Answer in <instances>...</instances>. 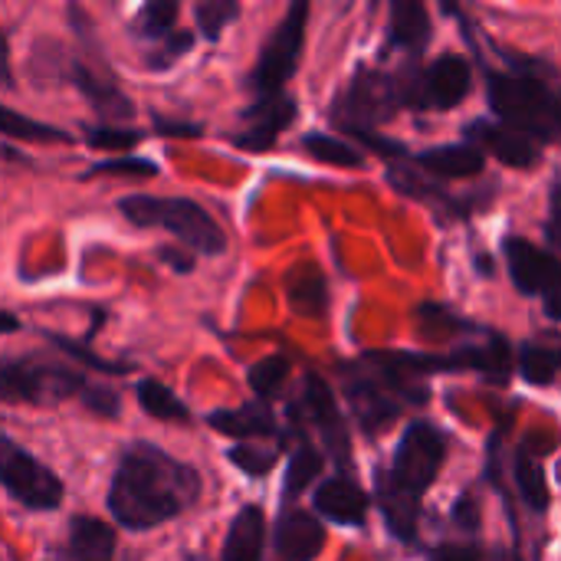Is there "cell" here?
Masks as SVG:
<instances>
[{"label":"cell","instance_id":"8992f818","mask_svg":"<svg viewBox=\"0 0 561 561\" xmlns=\"http://www.w3.org/2000/svg\"><path fill=\"white\" fill-rule=\"evenodd\" d=\"M473 89V72L467 66L463 56L457 53H444L437 56L424 72H401V79L394 82L398 102L411 105V108H457Z\"/></svg>","mask_w":561,"mask_h":561},{"label":"cell","instance_id":"7402d4cb","mask_svg":"<svg viewBox=\"0 0 561 561\" xmlns=\"http://www.w3.org/2000/svg\"><path fill=\"white\" fill-rule=\"evenodd\" d=\"M207 424L217 434H227L233 440H256V437L276 434V417L260 404H247V408H233V411H214L207 417Z\"/></svg>","mask_w":561,"mask_h":561},{"label":"cell","instance_id":"ab89813d","mask_svg":"<svg viewBox=\"0 0 561 561\" xmlns=\"http://www.w3.org/2000/svg\"><path fill=\"white\" fill-rule=\"evenodd\" d=\"M454 519H457V526H463V529H477L480 526V513H477V503L473 500H460L457 503V510H454Z\"/></svg>","mask_w":561,"mask_h":561},{"label":"cell","instance_id":"836d02e7","mask_svg":"<svg viewBox=\"0 0 561 561\" xmlns=\"http://www.w3.org/2000/svg\"><path fill=\"white\" fill-rule=\"evenodd\" d=\"M141 138H145V131H135V128H115V125L85 128V141L99 151H131Z\"/></svg>","mask_w":561,"mask_h":561},{"label":"cell","instance_id":"5b68a950","mask_svg":"<svg viewBox=\"0 0 561 561\" xmlns=\"http://www.w3.org/2000/svg\"><path fill=\"white\" fill-rule=\"evenodd\" d=\"M85 388V378L76 368L36 362L30 355L0 358V401L7 404H36L49 408Z\"/></svg>","mask_w":561,"mask_h":561},{"label":"cell","instance_id":"d6986e66","mask_svg":"<svg viewBox=\"0 0 561 561\" xmlns=\"http://www.w3.org/2000/svg\"><path fill=\"white\" fill-rule=\"evenodd\" d=\"M266 546V516L260 506H247L233 516L224 542V561H260Z\"/></svg>","mask_w":561,"mask_h":561},{"label":"cell","instance_id":"e0dca14e","mask_svg":"<svg viewBox=\"0 0 561 561\" xmlns=\"http://www.w3.org/2000/svg\"><path fill=\"white\" fill-rule=\"evenodd\" d=\"M417 164L427 174H437V178H447V181H463V178H477L486 168V154H483V148L463 141V145L431 148V151H424L417 158Z\"/></svg>","mask_w":561,"mask_h":561},{"label":"cell","instance_id":"7a4b0ae2","mask_svg":"<svg viewBox=\"0 0 561 561\" xmlns=\"http://www.w3.org/2000/svg\"><path fill=\"white\" fill-rule=\"evenodd\" d=\"M447 460V437L427 421H417L404 431L398 454L391 460L388 477L378 486L385 519L391 533L404 542H414L417 536V513L421 496L434 486L440 467Z\"/></svg>","mask_w":561,"mask_h":561},{"label":"cell","instance_id":"cb8c5ba5","mask_svg":"<svg viewBox=\"0 0 561 561\" xmlns=\"http://www.w3.org/2000/svg\"><path fill=\"white\" fill-rule=\"evenodd\" d=\"M299 145L312 161H322V164H335V168H362L365 164L358 148H352L348 141H342L329 131H309Z\"/></svg>","mask_w":561,"mask_h":561},{"label":"cell","instance_id":"f1b7e54d","mask_svg":"<svg viewBox=\"0 0 561 561\" xmlns=\"http://www.w3.org/2000/svg\"><path fill=\"white\" fill-rule=\"evenodd\" d=\"M322 454L319 450H312L309 444H302L296 454H293V460H289V470H286V483H283V496L286 500H296L299 493H306L309 490V483L322 473Z\"/></svg>","mask_w":561,"mask_h":561},{"label":"cell","instance_id":"f35d334b","mask_svg":"<svg viewBox=\"0 0 561 561\" xmlns=\"http://www.w3.org/2000/svg\"><path fill=\"white\" fill-rule=\"evenodd\" d=\"M431 561H483V556L470 546H440Z\"/></svg>","mask_w":561,"mask_h":561},{"label":"cell","instance_id":"ffe728a7","mask_svg":"<svg viewBox=\"0 0 561 561\" xmlns=\"http://www.w3.org/2000/svg\"><path fill=\"white\" fill-rule=\"evenodd\" d=\"M289 306L306 319H322L329 312V283L316 263H299L289 273Z\"/></svg>","mask_w":561,"mask_h":561},{"label":"cell","instance_id":"e575fe53","mask_svg":"<svg viewBox=\"0 0 561 561\" xmlns=\"http://www.w3.org/2000/svg\"><path fill=\"white\" fill-rule=\"evenodd\" d=\"M191 46H194V33H187V30H174V33H171L158 49L145 53V69L161 72V69L174 66V62H178Z\"/></svg>","mask_w":561,"mask_h":561},{"label":"cell","instance_id":"b9f144b4","mask_svg":"<svg viewBox=\"0 0 561 561\" xmlns=\"http://www.w3.org/2000/svg\"><path fill=\"white\" fill-rule=\"evenodd\" d=\"M154 125L161 135H184V138L201 135V125H181V122H168V118H154Z\"/></svg>","mask_w":561,"mask_h":561},{"label":"cell","instance_id":"44dd1931","mask_svg":"<svg viewBox=\"0 0 561 561\" xmlns=\"http://www.w3.org/2000/svg\"><path fill=\"white\" fill-rule=\"evenodd\" d=\"M69 556L72 561H115V529L92 516H76L69 523Z\"/></svg>","mask_w":561,"mask_h":561},{"label":"cell","instance_id":"8d00e7d4","mask_svg":"<svg viewBox=\"0 0 561 561\" xmlns=\"http://www.w3.org/2000/svg\"><path fill=\"white\" fill-rule=\"evenodd\" d=\"M49 339H53V345H56V348L69 352L72 358L85 362V365H89V368H95V371H105V375H125V371H131L128 365H112V362H102L99 355H92L89 348H82V345H76V342H69V339H62V335H53V332H49Z\"/></svg>","mask_w":561,"mask_h":561},{"label":"cell","instance_id":"52a82bcc","mask_svg":"<svg viewBox=\"0 0 561 561\" xmlns=\"http://www.w3.org/2000/svg\"><path fill=\"white\" fill-rule=\"evenodd\" d=\"M0 486L26 510L33 513H53L62 503V483L59 477L30 457L20 444L0 437Z\"/></svg>","mask_w":561,"mask_h":561},{"label":"cell","instance_id":"ee69618b","mask_svg":"<svg viewBox=\"0 0 561 561\" xmlns=\"http://www.w3.org/2000/svg\"><path fill=\"white\" fill-rule=\"evenodd\" d=\"M16 329H20V319L13 312H0V335H10Z\"/></svg>","mask_w":561,"mask_h":561},{"label":"cell","instance_id":"6da1fadb","mask_svg":"<svg viewBox=\"0 0 561 561\" xmlns=\"http://www.w3.org/2000/svg\"><path fill=\"white\" fill-rule=\"evenodd\" d=\"M201 496V477L187 463L174 460L161 447L138 440L125 447L112 486L108 513L118 526L131 533H148L178 519Z\"/></svg>","mask_w":561,"mask_h":561},{"label":"cell","instance_id":"9a60e30c","mask_svg":"<svg viewBox=\"0 0 561 561\" xmlns=\"http://www.w3.org/2000/svg\"><path fill=\"white\" fill-rule=\"evenodd\" d=\"M306 404L316 417V427L325 437V447L339 463H348V427L339 414V404L329 391V385L319 375H306Z\"/></svg>","mask_w":561,"mask_h":561},{"label":"cell","instance_id":"d6a6232c","mask_svg":"<svg viewBox=\"0 0 561 561\" xmlns=\"http://www.w3.org/2000/svg\"><path fill=\"white\" fill-rule=\"evenodd\" d=\"M227 460L237 467V470H243L247 477H253V480H263L273 467H276V460H279V450L273 447H250V444H240V447H230V454H227Z\"/></svg>","mask_w":561,"mask_h":561},{"label":"cell","instance_id":"484cf974","mask_svg":"<svg viewBox=\"0 0 561 561\" xmlns=\"http://www.w3.org/2000/svg\"><path fill=\"white\" fill-rule=\"evenodd\" d=\"M178 0H151L145 3L135 20H131V33L141 39H168L174 33V20H178Z\"/></svg>","mask_w":561,"mask_h":561},{"label":"cell","instance_id":"ba28073f","mask_svg":"<svg viewBox=\"0 0 561 561\" xmlns=\"http://www.w3.org/2000/svg\"><path fill=\"white\" fill-rule=\"evenodd\" d=\"M306 20H309V3H293L289 13L279 20V26L273 30V36L266 39L256 59V69L250 72V89L260 99L283 92L286 79L296 72V62L306 43Z\"/></svg>","mask_w":561,"mask_h":561},{"label":"cell","instance_id":"7c38bea8","mask_svg":"<svg viewBox=\"0 0 561 561\" xmlns=\"http://www.w3.org/2000/svg\"><path fill=\"white\" fill-rule=\"evenodd\" d=\"M467 138L486 145L506 168H519V171L539 164V154H542V148L533 138H526L523 131H516L510 125L483 122V118H477V122L467 125Z\"/></svg>","mask_w":561,"mask_h":561},{"label":"cell","instance_id":"4316f807","mask_svg":"<svg viewBox=\"0 0 561 561\" xmlns=\"http://www.w3.org/2000/svg\"><path fill=\"white\" fill-rule=\"evenodd\" d=\"M0 135L20 138V141H69L66 131H59L46 122H36L23 112H13L10 105H0Z\"/></svg>","mask_w":561,"mask_h":561},{"label":"cell","instance_id":"4fadbf2b","mask_svg":"<svg viewBox=\"0 0 561 561\" xmlns=\"http://www.w3.org/2000/svg\"><path fill=\"white\" fill-rule=\"evenodd\" d=\"M69 82L89 99V105H92L102 118H108V122H128V118H135L131 99H128L112 79L99 76L92 66L72 59V62H69Z\"/></svg>","mask_w":561,"mask_h":561},{"label":"cell","instance_id":"1f68e13d","mask_svg":"<svg viewBox=\"0 0 561 561\" xmlns=\"http://www.w3.org/2000/svg\"><path fill=\"white\" fill-rule=\"evenodd\" d=\"M286 378H289V358H283V355H273V358L260 362L256 368H250V388H253L263 401L276 398V394L283 391Z\"/></svg>","mask_w":561,"mask_h":561},{"label":"cell","instance_id":"83f0119b","mask_svg":"<svg viewBox=\"0 0 561 561\" xmlns=\"http://www.w3.org/2000/svg\"><path fill=\"white\" fill-rule=\"evenodd\" d=\"M516 483H519V493H523V500H526L529 510H536V513H546L549 510L552 493H549L546 473H542L539 460H533L526 450L516 457Z\"/></svg>","mask_w":561,"mask_h":561},{"label":"cell","instance_id":"277c9868","mask_svg":"<svg viewBox=\"0 0 561 561\" xmlns=\"http://www.w3.org/2000/svg\"><path fill=\"white\" fill-rule=\"evenodd\" d=\"M118 214L135 227H161L174 233L184 247L204 256H220L227 250V237L220 224L187 197H151V194H125L118 197Z\"/></svg>","mask_w":561,"mask_h":561},{"label":"cell","instance_id":"9c48e42d","mask_svg":"<svg viewBox=\"0 0 561 561\" xmlns=\"http://www.w3.org/2000/svg\"><path fill=\"white\" fill-rule=\"evenodd\" d=\"M398 105V92H394V79L375 69H358L355 79L348 82L345 95L335 102V122L358 135L368 131L375 122H388L394 115Z\"/></svg>","mask_w":561,"mask_h":561},{"label":"cell","instance_id":"8fae6325","mask_svg":"<svg viewBox=\"0 0 561 561\" xmlns=\"http://www.w3.org/2000/svg\"><path fill=\"white\" fill-rule=\"evenodd\" d=\"M299 115V105L289 92H276V95H266L260 99L256 105H250L247 112V128L243 135H237V148L243 151H270L276 145V138L296 122Z\"/></svg>","mask_w":561,"mask_h":561},{"label":"cell","instance_id":"2e32d148","mask_svg":"<svg viewBox=\"0 0 561 561\" xmlns=\"http://www.w3.org/2000/svg\"><path fill=\"white\" fill-rule=\"evenodd\" d=\"M325 549V529L309 513H286L276 526V552L283 561H316Z\"/></svg>","mask_w":561,"mask_h":561},{"label":"cell","instance_id":"d590c367","mask_svg":"<svg viewBox=\"0 0 561 561\" xmlns=\"http://www.w3.org/2000/svg\"><path fill=\"white\" fill-rule=\"evenodd\" d=\"M95 174H135V178H154L158 174V164L154 161H145V158H105L99 161L95 168L85 171V178H95Z\"/></svg>","mask_w":561,"mask_h":561},{"label":"cell","instance_id":"4dcf8cb0","mask_svg":"<svg viewBox=\"0 0 561 561\" xmlns=\"http://www.w3.org/2000/svg\"><path fill=\"white\" fill-rule=\"evenodd\" d=\"M237 16H240V3H237V0H204V3L194 7L197 30H201V36L210 39V43H217L220 33L227 30V23L237 20Z\"/></svg>","mask_w":561,"mask_h":561},{"label":"cell","instance_id":"ac0fdd59","mask_svg":"<svg viewBox=\"0 0 561 561\" xmlns=\"http://www.w3.org/2000/svg\"><path fill=\"white\" fill-rule=\"evenodd\" d=\"M348 401H352V411H355L362 431L371 437L381 434L401 414V404L391 401L378 381H348Z\"/></svg>","mask_w":561,"mask_h":561},{"label":"cell","instance_id":"74e56055","mask_svg":"<svg viewBox=\"0 0 561 561\" xmlns=\"http://www.w3.org/2000/svg\"><path fill=\"white\" fill-rule=\"evenodd\" d=\"M82 401H85V408H89L92 414H99V417H118V411H122L118 394L108 391V388H99V385H85V388H82Z\"/></svg>","mask_w":561,"mask_h":561},{"label":"cell","instance_id":"603a6c76","mask_svg":"<svg viewBox=\"0 0 561 561\" xmlns=\"http://www.w3.org/2000/svg\"><path fill=\"white\" fill-rule=\"evenodd\" d=\"M431 39V13L421 0H398L391 7V43L417 56Z\"/></svg>","mask_w":561,"mask_h":561},{"label":"cell","instance_id":"3957f363","mask_svg":"<svg viewBox=\"0 0 561 561\" xmlns=\"http://www.w3.org/2000/svg\"><path fill=\"white\" fill-rule=\"evenodd\" d=\"M542 62L523 59L519 69H490V105L503 125L523 131L539 148L552 145L559 135V95L549 79L539 76Z\"/></svg>","mask_w":561,"mask_h":561},{"label":"cell","instance_id":"5bb4252c","mask_svg":"<svg viewBox=\"0 0 561 561\" xmlns=\"http://www.w3.org/2000/svg\"><path fill=\"white\" fill-rule=\"evenodd\" d=\"M368 493L352 477H332L316 490V513L339 526H365Z\"/></svg>","mask_w":561,"mask_h":561},{"label":"cell","instance_id":"60d3db41","mask_svg":"<svg viewBox=\"0 0 561 561\" xmlns=\"http://www.w3.org/2000/svg\"><path fill=\"white\" fill-rule=\"evenodd\" d=\"M0 85L13 89V66H10V43L0 30Z\"/></svg>","mask_w":561,"mask_h":561},{"label":"cell","instance_id":"7bdbcfd3","mask_svg":"<svg viewBox=\"0 0 561 561\" xmlns=\"http://www.w3.org/2000/svg\"><path fill=\"white\" fill-rule=\"evenodd\" d=\"M161 256H164V260H171V266H174V270H181V273H187V270L194 266L187 256H181V253H174V250H161Z\"/></svg>","mask_w":561,"mask_h":561},{"label":"cell","instance_id":"30bf717a","mask_svg":"<svg viewBox=\"0 0 561 561\" xmlns=\"http://www.w3.org/2000/svg\"><path fill=\"white\" fill-rule=\"evenodd\" d=\"M503 256L510 266V276L523 296H556L559 289V266L556 256L536 247L526 237H506L503 240Z\"/></svg>","mask_w":561,"mask_h":561},{"label":"cell","instance_id":"f546056e","mask_svg":"<svg viewBox=\"0 0 561 561\" xmlns=\"http://www.w3.org/2000/svg\"><path fill=\"white\" fill-rule=\"evenodd\" d=\"M519 371L529 385L549 388L556 385V375H559V352L549 345H526L519 355Z\"/></svg>","mask_w":561,"mask_h":561},{"label":"cell","instance_id":"d4e9b609","mask_svg":"<svg viewBox=\"0 0 561 561\" xmlns=\"http://www.w3.org/2000/svg\"><path fill=\"white\" fill-rule=\"evenodd\" d=\"M138 404H141V411H145L148 417H154V421H187V417H191L187 404H184L168 385H161V381H154V378H145V381L138 385Z\"/></svg>","mask_w":561,"mask_h":561}]
</instances>
